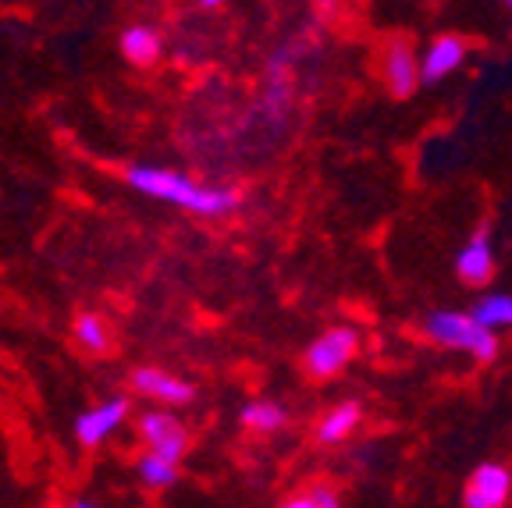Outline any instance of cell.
<instances>
[{"mask_svg":"<svg viewBox=\"0 0 512 508\" xmlns=\"http://www.w3.org/2000/svg\"><path fill=\"white\" fill-rule=\"evenodd\" d=\"M139 434L146 441V452H157L171 462H182V455L189 452V434L171 413H143Z\"/></svg>","mask_w":512,"mask_h":508,"instance_id":"cell-5","label":"cell"},{"mask_svg":"<svg viewBox=\"0 0 512 508\" xmlns=\"http://www.w3.org/2000/svg\"><path fill=\"white\" fill-rule=\"evenodd\" d=\"M356 352H360V331L356 327H328L306 349V374L313 381H331L356 359Z\"/></svg>","mask_w":512,"mask_h":508,"instance_id":"cell-3","label":"cell"},{"mask_svg":"<svg viewBox=\"0 0 512 508\" xmlns=\"http://www.w3.org/2000/svg\"><path fill=\"white\" fill-rule=\"evenodd\" d=\"M427 342L441 345V349H452V352H466L473 356L477 363H491L498 356V331L480 324L473 313L463 310H434L424 317L420 324Z\"/></svg>","mask_w":512,"mask_h":508,"instance_id":"cell-2","label":"cell"},{"mask_svg":"<svg viewBox=\"0 0 512 508\" xmlns=\"http://www.w3.org/2000/svg\"><path fill=\"white\" fill-rule=\"evenodd\" d=\"M360 420H363L360 402H338L335 409H328V413L320 416L317 441L320 445H342V441H349V434H356Z\"/></svg>","mask_w":512,"mask_h":508,"instance_id":"cell-11","label":"cell"},{"mask_svg":"<svg viewBox=\"0 0 512 508\" xmlns=\"http://www.w3.org/2000/svg\"><path fill=\"white\" fill-rule=\"evenodd\" d=\"M125 416H128L125 398H107V402L93 405L89 413H82L79 420H75V437H79V445H86V448L104 445L107 437L121 427Z\"/></svg>","mask_w":512,"mask_h":508,"instance_id":"cell-9","label":"cell"},{"mask_svg":"<svg viewBox=\"0 0 512 508\" xmlns=\"http://www.w3.org/2000/svg\"><path fill=\"white\" fill-rule=\"evenodd\" d=\"M132 388H136V395L164 405H189L192 395H196L189 381L168 374V370H157V366H139L136 374H132Z\"/></svg>","mask_w":512,"mask_h":508,"instance_id":"cell-8","label":"cell"},{"mask_svg":"<svg viewBox=\"0 0 512 508\" xmlns=\"http://www.w3.org/2000/svg\"><path fill=\"white\" fill-rule=\"evenodd\" d=\"M288 508H338L342 505V494L335 491L331 484H310L306 494H292L285 498Z\"/></svg>","mask_w":512,"mask_h":508,"instance_id":"cell-17","label":"cell"},{"mask_svg":"<svg viewBox=\"0 0 512 508\" xmlns=\"http://www.w3.org/2000/svg\"><path fill=\"white\" fill-rule=\"evenodd\" d=\"M288 423V413L285 405L278 402H249L246 409H242V427L256 430V434H278L281 427Z\"/></svg>","mask_w":512,"mask_h":508,"instance_id":"cell-15","label":"cell"},{"mask_svg":"<svg viewBox=\"0 0 512 508\" xmlns=\"http://www.w3.org/2000/svg\"><path fill=\"white\" fill-rule=\"evenodd\" d=\"M160 50V32L150 29V25H132V29L121 32V54H125L128 64H136V68H146V64H157Z\"/></svg>","mask_w":512,"mask_h":508,"instance_id":"cell-12","label":"cell"},{"mask_svg":"<svg viewBox=\"0 0 512 508\" xmlns=\"http://www.w3.org/2000/svg\"><path fill=\"white\" fill-rule=\"evenodd\" d=\"M456 274L463 285L470 288H484L491 278H495V249H491L488 228H480L456 256Z\"/></svg>","mask_w":512,"mask_h":508,"instance_id":"cell-10","label":"cell"},{"mask_svg":"<svg viewBox=\"0 0 512 508\" xmlns=\"http://www.w3.org/2000/svg\"><path fill=\"white\" fill-rule=\"evenodd\" d=\"M139 480H143L150 491H168L178 480V462L164 459V455H157V452H146L143 459H139Z\"/></svg>","mask_w":512,"mask_h":508,"instance_id":"cell-16","label":"cell"},{"mask_svg":"<svg viewBox=\"0 0 512 508\" xmlns=\"http://www.w3.org/2000/svg\"><path fill=\"white\" fill-rule=\"evenodd\" d=\"M505 8H509V11H512V0H505Z\"/></svg>","mask_w":512,"mask_h":508,"instance_id":"cell-19","label":"cell"},{"mask_svg":"<svg viewBox=\"0 0 512 508\" xmlns=\"http://www.w3.org/2000/svg\"><path fill=\"white\" fill-rule=\"evenodd\" d=\"M512 498V473L498 462H484L463 491L466 508H502Z\"/></svg>","mask_w":512,"mask_h":508,"instance_id":"cell-6","label":"cell"},{"mask_svg":"<svg viewBox=\"0 0 512 508\" xmlns=\"http://www.w3.org/2000/svg\"><path fill=\"white\" fill-rule=\"evenodd\" d=\"M470 313L484 327H491V331H505V327H512V292H488V295H480V299L473 302Z\"/></svg>","mask_w":512,"mask_h":508,"instance_id":"cell-13","label":"cell"},{"mask_svg":"<svg viewBox=\"0 0 512 508\" xmlns=\"http://www.w3.org/2000/svg\"><path fill=\"white\" fill-rule=\"evenodd\" d=\"M377 72H381L388 93L406 100V96H413L416 86H420V54H416L409 40L392 36V40H384V47H381Z\"/></svg>","mask_w":512,"mask_h":508,"instance_id":"cell-4","label":"cell"},{"mask_svg":"<svg viewBox=\"0 0 512 508\" xmlns=\"http://www.w3.org/2000/svg\"><path fill=\"white\" fill-rule=\"evenodd\" d=\"M203 8H224V4H228V0H200Z\"/></svg>","mask_w":512,"mask_h":508,"instance_id":"cell-18","label":"cell"},{"mask_svg":"<svg viewBox=\"0 0 512 508\" xmlns=\"http://www.w3.org/2000/svg\"><path fill=\"white\" fill-rule=\"evenodd\" d=\"M125 182L143 196L164 199L171 207H182L200 217H228L239 210V192L200 185L196 178L171 171V167H128Z\"/></svg>","mask_w":512,"mask_h":508,"instance_id":"cell-1","label":"cell"},{"mask_svg":"<svg viewBox=\"0 0 512 508\" xmlns=\"http://www.w3.org/2000/svg\"><path fill=\"white\" fill-rule=\"evenodd\" d=\"M72 334H75V342L86 352H93V356L111 352V331H107V320L100 317V313H79Z\"/></svg>","mask_w":512,"mask_h":508,"instance_id":"cell-14","label":"cell"},{"mask_svg":"<svg viewBox=\"0 0 512 508\" xmlns=\"http://www.w3.org/2000/svg\"><path fill=\"white\" fill-rule=\"evenodd\" d=\"M466 54H470V47H466L463 36L448 32V36L431 40V47L420 54V82H441L448 75H456L466 64Z\"/></svg>","mask_w":512,"mask_h":508,"instance_id":"cell-7","label":"cell"}]
</instances>
